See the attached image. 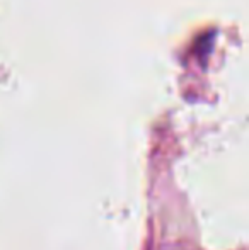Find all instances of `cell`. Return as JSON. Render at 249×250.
I'll use <instances>...</instances> for the list:
<instances>
[]
</instances>
